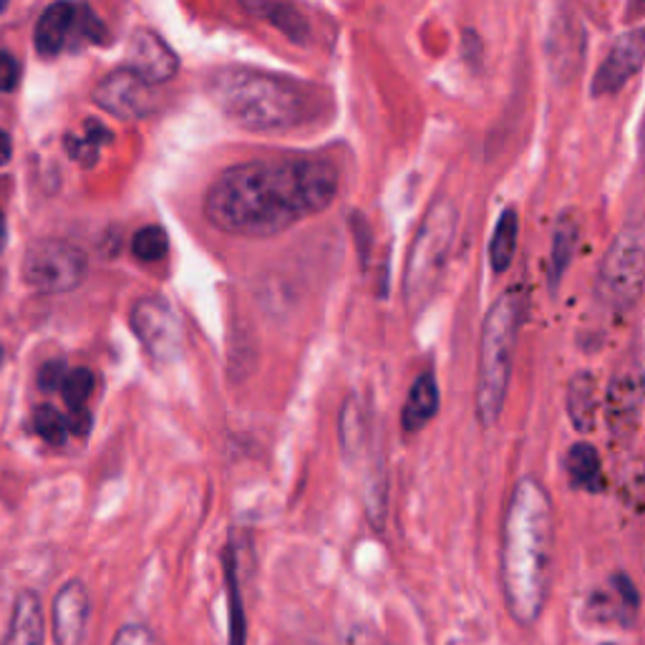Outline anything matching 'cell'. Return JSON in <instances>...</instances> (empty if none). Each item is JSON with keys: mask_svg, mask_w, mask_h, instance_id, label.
<instances>
[{"mask_svg": "<svg viewBox=\"0 0 645 645\" xmlns=\"http://www.w3.org/2000/svg\"><path fill=\"white\" fill-rule=\"evenodd\" d=\"M336 195L338 172L330 161H245L207 189L205 217L225 235L275 237L328 210Z\"/></svg>", "mask_w": 645, "mask_h": 645, "instance_id": "6da1fadb", "label": "cell"}, {"mask_svg": "<svg viewBox=\"0 0 645 645\" xmlns=\"http://www.w3.org/2000/svg\"><path fill=\"white\" fill-rule=\"evenodd\" d=\"M553 559V502L535 477L517 482L502 527V587L519 623L537 621Z\"/></svg>", "mask_w": 645, "mask_h": 645, "instance_id": "7a4b0ae2", "label": "cell"}, {"mask_svg": "<svg viewBox=\"0 0 645 645\" xmlns=\"http://www.w3.org/2000/svg\"><path fill=\"white\" fill-rule=\"evenodd\" d=\"M207 91L227 119L250 131L292 129L310 111V97L300 83L245 66L215 71Z\"/></svg>", "mask_w": 645, "mask_h": 645, "instance_id": "3957f363", "label": "cell"}, {"mask_svg": "<svg viewBox=\"0 0 645 645\" xmlns=\"http://www.w3.org/2000/svg\"><path fill=\"white\" fill-rule=\"evenodd\" d=\"M522 318H525V296L519 288H512L497 298L482 322L474 404H477L479 424L487 429L497 424L502 409H505Z\"/></svg>", "mask_w": 645, "mask_h": 645, "instance_id": "277c9868", "label": "cell"}, {"mask_svg": "<svg viewBox=\"0 0 645 645\" xmlns=\"http://www.w3.org/2000/svg\"><path fill=\"white\" fill-rule=\"evenodd\" d=\"M457 227L459 212L452 199H436L421 217L404 272V300L411 310H421L439 288L457 240Z\"/></svg>", "mask_w": 645, "mask_h": 645, "instance_id": "5b68a950", "label": "cell"}, {"mask_svg": "<svg viewBox=\"0 0 645 645\" xmlns=\"http://www.w3.org/2000/svg\"><path fill=\"white\" fill-rule=\"evenodd\" d=\"M645 286V232L638 225H625L613 237L597 270V296L613 310H631Z\"/></svg>", "mask_w": 645, "mask_h": 645, "instance_id": "8992f818", "label": "cell"}, {"mask_svg": "<svg viewBox=\"0 0 645 645\" xmlns=\"http://www.w3.org/2000/svg\"><path fill=\"white\" fill-rule=\"evenodd\" d=\"M21 272L31 290L41 296H61L81 286L89 260L81 248L66 240H38L26 250Z\"/></svg>", "mask_w": 645, "mask_h": 645, "instance_id": "52a82bcc", "label": "cell"}, {"mask_svg": "<svg viewBox=\"0 0 645 645\" xmlns=\"http://www.w3.org/2000/svg\"><path fill=\"white\" fill-rule=\"evenodd\" d=\"M129 326L139 338V344L145 346L147 356L157 364H175L182 356L185 328L167 300L139 298L129 312Z\"/></svg>", "mask_w": 645, "mask_h": 645, "instance_id": "ba28073f", "label": "cell"}, {"mask_svg": "<svg viewBox=\"0 0 645 645\" xmlns=\"http://www.w3.org/2000/svg\"><path fill=\"white\" fill-rule=\"evenodd\" d=\"M93 101L103 111L121 121H137L149 117L157 107V93L149 83L129 69H117L97 83L93 89Z\"/></svg>", "mask_w": 645, "mask_h": 645, "instance_id": "9c48e42d", "label": "cell"}, {"mask_svg": "<svg viewBox=\"0 0 645 645\" xmlns=\"http://www.w3.org/2000/svg\"><path fill=\"white\" fill-rule=\"evenodd\" d=\"M645 63V26L615 38L605 61L597 66L593 76V97H611L618 93Z\"/></svg>", "mask_w": 645, "mask_h": 645, "instance_id": "30bf717a", "label": "cell"}, {"mask_svg": "<svg viewBox=\"0 0 645 645\" xmlns=\"http://www.w3.org/2000/svg\"><path fill=\"white\" fill-rule=\"evenodd\" d=\"M89 591L81 580L66 583L53 597L51 621L56 645H83L89 628Z\"/></svg>", "mask_w": 645, "mask_h": 645, "instance_id": "8fae6325", "label": "cell"}, {"mask_svg": "<svg viewBox=\"0 0 645 645\" xmlns=\"http://www.w3.org/2000/svg\"><path fill=\"white\" fill-rule=\"evenodd\" d=\"M127 56L129 69L141 76L149 87L175 79L179 71L177 53L165 43V38L149 31V28H139V31H135L129 41Z\"/></svg>", "mask_w": 645, "mask_h": 645, "instance_id": "7c38bea8", "label": "cell"}, {"mask_svg": "<svg viewBox=\"0 0 645 645\" xmlns=\"http://www.w3.org/2000/svg\"><path fill=\"white\" fill-rule=\"evenodd\" d=\"M559 18H553L547 33V59L557 79H573L583 63L585 33L570 8H559Z\"/></svg>", "mask_w": 645, "mask_h": 645, "instance_id": "4fadbf2b", "label": "cell"}, {"mask_svg": "<svg viewBox=\"0 0 645 645\" xmlns=\"http://www.w3.org/2000/svg\"><path fill=\"white\" fill-rule=\"evenodd\" d=\"M73 38H83V8L71 3H53L36 23V51L43 59H53L73 46Z\"/></svg>", "mask_w": 645, "mask_h": 645, "instance_id": "5bb4252c", "label": "cell"}, {"mask_svg": "<svg viewBox=\"0 0 645 645\" xmlns=\"http://www.w3.org/2000/svg\"><path fill=\"white\" fill-rule=\"evenodd\" d=\"M645 401V381L638 374L618 376L608 388L605 409H608V421L615 434L633 431L638 426L641 409Z\"/></svg>", "mask_w": 645, "mask_h": 645, "instance_id": "9a60e30c", "label": "cell"}, {"mask_svg": "<svg viewBox=\"0 0 645 645\" xmlns=\"http://www.w3.org/2000/svg\"><path fill=\"white\" fill-rule=\"evenodd\" d=\"M46 643V615L41 597L23 591L16 597L6 638L0 645H43Z\"/></svg>", "mask_w": 645, "mask_h": 645, "instance_id": "2e32d148", "label": "cell"}, {"mask_svg": "<svg viewBox=\"0 0 645 645\" xmlns=\"http://www.w3.org/2000/svg\"><path fill=\"white\" fill-rule=\"evenodd\" d=\"M583 235V220L575 210H567L559 215V220L555 225L553 235V252H549V268H547V280L549 288L557 290L563 275L570 268V262L577 252V245H580Z\"/></svg>", "mask_w": 645, "mask_h": 645, "instance_id": "e0dca14e", "label": "cell"}, {"mask_svg": "<svg viewBox=\"0 0 645 645\" xmlns=\"http://www.w3.org/2000/svg\"><path fill=\"white\" fill-rule=\"evenodd\" d=\"M439 386H436L434 374H421L416 378L409 396H406L401 426L406 431H421L436 414H439Z\"/></svg>", "mask_w": 645, "mask_h": 645, "instance_id": "ac0fdd59", "label": "cell"}, {"mask_svg": "<svg viewBox=\"0 0 645 645\" xmlns=\"http://www.w3.org/2000/svg\"><path fill=\"white\" fill-rule=\"evenodd\" d=\"M565 469L567 477H570V484L575 489L591 492V495H597V492L605 489V474H603V464H601V454L587 441H577L570 447L565 457Z\"/></svg>", "mask_w": 645, "mask_h": 645, "instance_id": "d6986e66", "label": "cell"}, {"mask_svg": "<svg viewBox=\"0 0 645 645\" xmlns=\"http://www.w3.org/2000/svg\"><path fill=\"white\" fill-rule=\"evenodd\" d=\"M597 411L595 378L591 374H577L567 386V416L577 431H591Z\"/></svg>", "mask_w": 645, "mask_h": 645, "instance_id": "ffe728a7", "label": "cell"}, {"mask_svg": "<svg viewBox=\"0 0 645 645\" xmlns=\"http://www.w3.org/2000/svg\"><path fill=\"white\" fill-rule=\"evenodd\" d=\"M242 8L248 13L260 16L262 21H268L270 26L278 28L280 33H286L290 38V41L302 43L310 36L306 18L300 16L298 8H292L288 3H242Z\"/></svg>", "mask_w": 645, "mask_h": 645, "instance_id": "44dd1931", "label": "cell"}, {"mask_svg": "<svg viewBox=\"0 0 645 645\" xmlns=\"http://www.w3.org/2000/svg\"><path fill=\"white\" fill-rule=\"evenodd\" d=\"M517 235H519V217L515 210H505L499 215V222L495 227L489 242V262L495 272H505L517 250Z\"/></svg>", "mask_w": 645, "mask_h": 645, "instance_id": "7402d4cb", "label": "cell"}, {"mask_svg": "<svg viewBox=\"0 0 645 645\" xmlns=\"http://www.w3.org/2000/svg\"><path fill=\"white\" fill-rule=\"evenodd\" d=\"M113 139L111 131L99 125V121H87V135L83 137H66V151H69L71 159L79 161L83 167L97 165L99 159V149L103 145H109Z\"/></svg>", "mask_w": 645, "mask_h": 645, "instance_id": "603a6c76", "label": "cell"}, {"mask_svg": "<svg viewBox=\"0 0 645 645\" xmlns=\"http://www.w3.org/2000/svg\"><path fill=\"white\" fill-rule=\"evenodd\" d=\"M225 583H227V605H230V645H245V611L240 601V587H237V573H235V557L230 549L225 553Z\"/></svg>", "mask_w": 645, "mask_h": 645, "instance_id": "cb8c5ba5", "label": "cell"}, {"mask_svg": "<svg viewBox=\"0 0 645 645\" xmlns=\"http://www.w3.org/2000/svg\"><path fill=\"white\" fill-rule=\"evenodd\" d=\"M33 431L41 436L46 444H53V447H61L69 436V419L56 409L51 404H41L33 409Z\"/></svg>", "mask_w": 645, "mask_h": 645, "instance_id": "d4e9b609", "label": "cell"}, {"mask_svg": "<svg viewBox=\"0 0 645 645\" xmlns=\"http://www.w3.org/2000/svg\"><path fill=\"white\" fill-rule=\"evenodd\" d=\"M167 250H169V237L157 225L141 227V230L135 235V240H131V252H135V258L145 262L161 260L167 255Z\"/></svg>", "mask_w": 645, "mask_h": 645, "instance_id": "484cf974", "label": "cell"}, {"mask_svg": "<svg viewBox=\"0 0 645 645\" xmlns=\"http://www.w3.org/2000/svg\"><path fill=\"white\" fill-rule=\"evenodd\" d=\"M91 391H93V374L89 371V368H73L61 386V396L66 406H69V411L87 409Z\"/></svg>", "mask_w": 645, "mask_h": 645, "instance_id": "4316f807", "label": "cell"}, {"mask_svg": "<svg viewBox=\"0 0 645 645\" xmlns=\"http://www.w3.org/2000/svg\"><path fill=\"white\" fill-rule=\"evenodd\" d=\"M340 436H344V449L350 454H358V449L364 447L366 441V419H364V409H360V404L350 401L346 404V411H344V419H340Z\"/></svg>", "mask_w": 645, "mask_h": 645, "instance_id": "83f0119b", "label": "cell"}, {"mask_svg": "<svg viewBox=\"0 0 645 645\" xmlns=\"http://www.w3.org/2000/svg\"><path fill=\"white\" fill-rule=\"evenodd\" d=\"M111 645H165V643H161L159 635L147 628V625L131 623L125 625V628H119V633L113 635Z\"/></svg>", "mask_w": 645, "mask_h": 645, "instance_id": "f1b7e54d", "label": "cell"}, {"mask_svg": "<svg viewBox=\"0 0 645 645\" xmlns=\"http://www.w3.org/2000/svg\"><path fill=\"white\" fill-rule=\"evenodd\" d=\"M66 376H69V368L63 366V360H49V364L38 371V388H41V391H56V388H59L61 391Z\"/></svg>", "mask_w": 645, "mask_h": 645, "instance_id": "f546056e", "label": "cell"}, {"mask_svg": "<svg viewBox=\"0 0 645 645\" xmlns=\"http://www.w3.org/2000/svg\"><path fill=\"white\" fill-rule=\"evenodd\" d=\"M21 79V66H18L16 56L8 51H0V93H8L18 87Z\"/></svg>", "mask_w": 645, "mask_h": 645, "instance_id": "4dcf8cb0", "label": "cell"}, {"mask_svg": "<svg viewBox=\"0 0 645 645\" xmlns=\"http://www.w3.org/2000/svg\"><path fill=\"white\" fill-rule=\"evenodd\" d=\"M69 429L76 436H87L89 429H91V414H89V409L69 411Z\"/></svg>", "mask_w": 645, "mask_h": 645, "instance_id": "1f68e13d", "label": "cell"}, {"mask_svg": "<svg viewBox=\"0 0 645 645\" xmlns=\"http://www.w3.org/2000/svg\"><path fill=\"white\" fill-rule=\"evenodd\" d=\"M11 157H13V141L3 129H0V167H6L8 161H11Z\"/></svg>", "mask_w": 645, "mask_h": 645, "instance_id": "d6a6232c", "label": "cell"}, {"mask_svg": "<svg viewBox=\"0 0 645 645\" xmlns=\"http://www.w3.org/2000/svg\"><path fill=\"white\" fill-rule=\"evenodd\" d=\"M6 245H8V222L3 210H0V252L6 250Z\"/></svg>", "mask_w": 645, "mask_h": 645, "instance_id": "836d02e7", "label": "cell"}, {"mask_svg": "<svg viewBox=\"0 0 645 645\" xmlns=\"http://www.w3.org/2000/svg\"><path fill=\"white\" fill-rule=\"evenodd\" d=\"M340 645H378V643L371 638H360V635H354V638H346Z\"/></svg>", "mask_w": 645, "mask_h": 645, "instance_id": "e575fe53", "label": "cell"}, {"mask_svg": "<svg viewBox=\"0 0 645 645\" xmlns=\"http://www.w3.org/2000/svg\"><path fill=\"white\" fill-rule=\"evenodd\" d=\"M641 155H643V169H645V125H643V137H641Z\"/></svg>", "mask_w": 645, "mask_h": 645, "instance_id": "d590c367", "label": "cell"}, {"mask_svg": "<svg viewBox=\"0 0 645 645\" xmlns=\"http://www.w3.org/2000/svg\"><path fill=\"white\" fill-rule=\"evenodd\" d=\"M0 364H3V348H0Z\"/></svg>", "mask_w": 645, "mask_h": 645, "instance_id": "8d00e7d4", "label": "cell"}, {"mask_svg": "<svg viewBox=\"0 0 645 645\" xmlns=\"http://www.w3.org/2000/svg\"><path fill=\"white\" fill-rule=\"evenodd\" d=\"M608 645H613V643H608Z\"/></svg>", "mask_w": 645, "mask_h": 645, "instance_id": "74e56055", "label": "cell"}]
</instances>
